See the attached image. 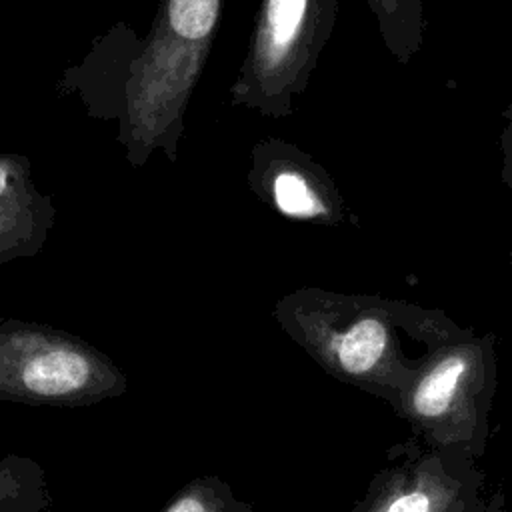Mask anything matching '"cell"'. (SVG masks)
<instances>
[{
    "mask_svg": "<svg viewBox=\"0 0 512 512\" xmlns=\"http://www.w3.org/2000/svg\"><path fill=\"white\" fill-rule=\"evenodd\" d=\"M222 0H162L122 90L118 142L132 168L162 150L178 160L190 96L202 76Z\"/></svg>",
    "mask_w": 512,
    "mask_h": 512,
    "instance_id": "obj_2",
    "label": "cell"
},
{
    "mask_svg": "<svg viewBox=\"0 0 512 512\" xmlns=\"http://www.w3.org/2000/svg\"><path fill=\"white\" fill-rule=\"evenodd\" d=\"M502 130L498 136L500 150V180L506 188L512 190V98L506 108L500 112Z\"/></svg>",
    "mask_w": 512,
    "mask_h": 512,
    "instance_id": "obj_11",
    "label": "cell"
},
{
    "mask_svg": "<svg viewBox=\"0 0 512 512\" xmlns=\"http://www.w3.org/2000/svg\"><path fill=\"white\" fill-rule=\"evenodd\" d=\"M508 268L512 270V244H510V250H508Z\"/></svg>",
    "mask_w": 512,
    "mask_h": 512,
    "instance_id": "obj_13",
    "label": "cell"
},
{
    "mask_svg": "<svg viewBox=\"0 0 512 512\" xmlns=\"http://www.w3.org/2000/svg\"><path fill=\"white\" fill-rule=\"evenodd\" d=\"M378 34L398 64H410L422 50L426 18L422 0H366Z\"/></svg>",
    "mask_w": 512,
    "mask_h": 512,
    "instance_id": "obj_9",
    "label": "cell"
},
{
    "mask_svg": "<svg viewBox=\"0 0 512 512\" xmlns=\"http://www.w3.org/2000/svg\"><path fill=\"white\" fill-rule=\"evenodd\" d=\"M502 502H504V494H502V490H496L488 498L482 496L480 500H476L472 506H468L462 512H496L498 504H502Z\"/></svg>",
    "mask_w": 512,
    "mask_h": 512,
    "instance_id": "obj_12",
    "label": "cell"
},
{
    "mask_svg": "<svg viewBox=\"0 0 512 512\" xmlns=\"http://www.w3.org/2000/svg\"><path fill=\"white\" fill-rule=\"evenodd\" d=\"M160 512H258L240 500L218 476H198L184 484Z\"/></svg>",
    "mask_w": 512,
    "mask_h": 512,
    "instance_id": "obj_10",
    "label": "cell"
},
{
    "mask_svg": "<svg viewBox=\"0 0 512 512\" xmlns=\"http://www.w3.org/2000/svg\"><path fill=\"white\" fill-rule=\"evenodd\" d=\"M54 224L56 204L36 188L30 158L0 152V266L38 256Z\"/></svg>",
    "mask_w": 512,
    "mask_h": 512,
    "instance_id": "obj_8",
    "label": "cell"
},
{
    "mask_svg": "<svg viewBox=\"0 0 512 512\" xmlns=\"http://www.w3.org/2000/svg\"><path fill=\"white\" fill-rule=\"evenodd\" d=\"M496 512H508V510H506V506H504V502H502V504H498V508H496Z\"/></svg>",
    "mask_w": 512,
    "mask_h": 512,
    "instance_id": "obj_14",
    "label": "cell"
},
{
    "mask_svg": "<svg viewBox=\"0 0 512 512\" xmlns=\"http://www.w3.org/2000/svg\"><path fill=\"white\" fill-rule=\"evenodd\" d=\"M272 316L326 374L384 400L394 412L430 340L452 320L440 308L316 286L280 296Z\"/></svg>",
    "mask_w": 512,
    "mask_h": 512,
    "instance_id": "obj_1",
    "label": "cell"
},
{
    "mask_svg": "<svg viewBox=\"0 0 512 512\" xmlns=\"http://www.w3.org/2000/svg\"><path fill=\"white\" fill-rule=\"evenodd\" d=\"M338 0H260L230 104L282 120L306 92L332 36Z\"/></svg>",
    "mask_w": 512,
    "mask_h": 512,
    "instance_id": "obj_5",
    "label": "cell"
},
{
    "mask_svg": "<svg viewBox=\"0 0 512 512\" xmlns=\"http://www.w3.org/2000/svg\"><path fill=\"white\" fill-rule=\"evenodd\" d=\"M482 488L478 460L410 436L386 452L384 466L350 512H462L484 496Z\"/></svg>",
    "mask_w": 512,
    "mask_h": 512,
    "instance_id": "obj_6",
    "label": "cell"
},
{
    "mask_svg": "<svg viewBox=\"0 0 512 512\" xmlns=\"http://www.w3.org/2000/svg\"><path fill=\"white\" fill-rule=\"evenodd\" d=\"M248 190L276 214L316 226L358 222L330 172L296 144L268 136L250 150Z\"/></svg>",
    "mask_w": 512,
    "mask_h": 512,
    "instance_id": "obj_7",
    "label": "cell"
},
{
    "mask_svg": "<svg viewBox=\"0 0 512 512\" xmlns=\"http://www.w3.org/2000/svg\"><path fill=\"white\" fill-rule=\"evenodd\" d=\"M496 388V336L450 320L430 340L396 414L426 446L480 460Z\"/></svg>",
    "mask_w": 512,
    "mask_h": 512,
    "instance_id": "obj_3",
    "label": "cell"
},
{
    "mask_svg": "<svg viewBox=\"0 0 512 512\" xmlns=\"http://www.w3.org/2000/svg\"><path fill=\"white\" fill-rule=\"evenodd\" d=\"M126 390L124 370L84 338L44 322L0 320V400L80 408Z\"/></svg>",
    "mask_w": 512,
    "mask_h": 512,
    "instance_id": "obj_4",
    "label": "cell"
}]
</instances>
